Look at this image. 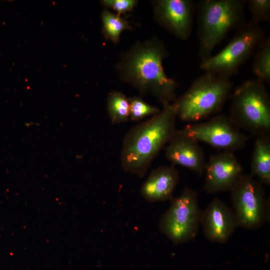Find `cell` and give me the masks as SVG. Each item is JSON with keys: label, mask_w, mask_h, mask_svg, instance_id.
<instances>
[{"label": "cell", "mask_w": 270, "mask_h": 270, "mask_svg": "<svg viewBox=\"0 0 270 270\" xmlns=\"http://www.w3.org/2000/svg\"><path fill=\"white\" fill-rule=\"evenodd\" d=\"M167 54L164 42L157 38L136 43L122 54L116 66L120 78L141 94H152L162 105L173 103L178 84L164 72L162 61Z\"/></svg>", "instance_id": "1"}, {"label": "cell", "mask_w": 270, "mask_h": 270, "mask_svg": "<svg viewBox=\"0 0 270 270\" xmlns=\"http://www.w3.org/2000/svg\"><path fill=\"white\" fill-rule=\"evenodd\" d=\"M176 114L172 104L132 128L125 136L120 154L122 170L144 176L153 160L170 142L176 131Z\"/></svg>", "instance_id": "2"}, {"label": "cell", "mask_w": 270, "mask_h": 270, "mask_svg": "<svg viewBox=\"0 0 270 270\" xmlns=\"http://www.w3.org/2000/svg\"><path fill=\"white\" fill-rule=\"evenodd\" d=\"M244 0H202L198 4V56L203 61L244 16Z\"/></svg>", "instance_id": "3"}, {"label": "cell", "mask_w": 270, "mask_h": 270, "mask_svg": "<svg viewBox=\"0 0 270 270\" xmlns=\"http://www.w3.org/2000/svg\"><path fill=\"white\" fill-rule=\"evenodd\" d=\"M230 79L205 72L172 103L177 117L184 122H196L218 113L230 97Z\"/></svg>", "instance_id": "4"}, {"label": "cell", "mask_w": 270, "mask_h": 270, "mask_svg": "<svg viewBox=\"0 0 270 270\" xmlns=\"http://www.w3.org/2000/svg\"><path fill=\"white\" fill-rule=\"evenodd\" d=\"M230 96L229 116L239 128L256 138L270 136V97L264 83L246 80Z\"/></svg>", "instance_id": "5"}, {"label": "cell", "mask_w": 270, "mask_h": 270, "mask_svg": "<svg viewBox=\"0 0 270 270\" xmlns=\"http://www.w3.org/2000/svg\"><path fill=\"white\" fill-rule=\"evenodd\" d=\"M264 36L263 28L250 20L240 28L221 51L202 61L200 67L205 72L229 79L248 60Z\"/></svg>", "instance_id": "6"}, {"label": "cell", "mask_w": 270, "mask_h": 270, "mask_svg": "<svg viewBox=\"0 0 270 270\" xmlns=\"http://www.w3.org/2000/svg\"><path fill=\"white\" fill-rule=\"evenodd\" d=\"M170 200V206L160 219V230L176 244L194 240L198 232L202 213L197 192L186 187L180 196Z\"/></svg>", "instance_id": "7"}, {"label": "cell", "mask_w": 270, "mask_h": 270, "mask_svg": "<svg viewBox=\"0 0 270 270\" xmlns=\"http://www.w3.org/2000/svg\"><path fill=\"white\" fill-rule=\"evenodd\" d=\"M230 191L238 226L256 230L268 220L270 204L264 184L252 174H243Z\"/></svg>", "instance_id": "8"}, {"label": "cell", "mask_w": 270, "mask_h": 270, "mask_svg": "<svg viewBox=\"0 0 270 270\" xmlns=\"http://www.w3.org/2000/svg\"><path fill=\"white\" fill-rule=\"evenodd\" d=\"M182 130L197 142L223 151L234 152L246 146L248 138L229 115H216L206 122L188 124Z\"/></svg>", "instance_id": "9"}, {"label": "cell", "mask_w": 270, "mask_h": 270, "mask_svg": "<svg viewBox=\"0 0 270 270\" xmlns=\"http://www.w3.org/2000/svg\"><path fill=\"white\" fill-rule=\"evenodd\" d=\"M156 21L176 38L187 40L192 28L194 2L190 0H156L152 2Z\"/></svg>", "instance_id": "10"}, {"label": "cell", "mask_w": 270, "mask_h": 270, "mask_svg": "<svg viewBox=\"0 0 270 270\" xmlns=\"http://www.w3.org/2000/svg\"><path fill=\"white\" fill-rule=\"evenodd\" d=\"M204 189L208 193L230 190L243 174V168L234 152L223 151L206 162Z\"/></svg>", "instance_id": "11"}, {"label": "cell", "mask_w": 270, "mask_h": 270, "mask_svg": "<svg viewBox=\"0 0 270 270\" xmlns=\"http://www.w3.org/2000/svg\"><path fill=\"white\" fill-rule=\"evenodd\" d=\"M200 224L206 238L218 243L226 242L238 226L232 210L217 198L202 212Z\"/></svg>", "instance_id": "12"}, {"label": "cell", "mask_w": 270, "mask_h": 270, "mask_svg": "<svg viewBox=\"0 0 270 270\" xmlns=\"http://www.w3.org/2000/svg\"><path fill=\"white\" fill-rule=\"evenodd\" d=\"M198 142L177 130L166 148V156L174 166L179 165L202 176L206 164L204 152Z\"/></svg>", "instance_id": "13"}, {"label": "cell", "mask_w": 270, "mask_h": 270, "mask_svg": "<svg viewBox=\"0 0 270 270\" xmlns=\"http://www.w3.org/2000/svg\"><path fill=\"white\" fill-rule=\"evenodd\" d=\"M179 178L178 172L174 165L158 167L151 172L143 183L141 195L151 202L171 200Z\"/></svg>", "instance_id": "14"}, {"label": "cell", "mask_w": 270, "mask_h": 270, "mask_svg": "<svg viewBox=\"0 0 270 270\" xmlns=\"http://www.w3.org/2000/svg\"><path fill=\"white\" fill-rule=\"evenodd\" d=\"M251 174L264 185L270 184V136L256 138L250 164Z\"/></svg>", "instance_id": "15"}, {"label": "cell", "mask_w": 270, "mask_h": 270, "mask_svg": "<svg viewBox=\"0 0 270 270\" xmlns=\"http://www.w3.org/2000/svg\"><path fill=\"white\" fill-rule=\"evenodd\" d=\"M102 32L104 38L114 44L120 42L122 32L130 30L132 26L124 18L104 9L101 14Z\"/></svg>", "instance_id": "16"}, {"label": "cell", "mask_w": 270, "mask_h": 270, "mask_svg": "<svg viewBox=\"0 0 270 270\" xmlns=\"http://www.w3.org/2000/svg\"><path fill=\"white\" fill-rule=\"evenodd\" d=\"M107 111L112 124L128 121L130 119L128 98L120 92H110L107 98Z\"/></svg>", "instance_id": "17"}, {"label": "cell", "mask_w": 270, "mask_h": 270, "mask_svg": "<svg viewBox=\"0 0 270 270\" xmlns=\"http://www.w3.org/2000/svg\"><path fill=\"white\" fill-rule=\"evenodd\" d=\"M252 72L256 79L264 83L270 82V38H264L258 46Z\"/></svg>", "instance_id": "18"}, {"label": "cell", "mask_w": 270, "mask_h": 270, "mask_svg": "<svg viewBox=\"0 0 270 270\" xmlns=\"http://www.w3.org/2000/svg\"><path fill=\"white\" fill-rule=\"evenodd\" d=\"M128 101L130 119L132 121H139L147 116H154L160 111L157 106L148 104L140 96L130 98Z\"/></svg>", "instance_id": "19"}, {"label": "cell", "mask_w": 270, "mask_h": 270, "mask_svg": "<svg viewBox=\"0 0 270 270\" xmlns=\"http://www.w3.org/2000/svg\"><path fill=\"white\" fill-rule=\"evenodd\" d=\"M252 15L251 21L260 24L270 19V0H249L247 1Z\"/></svg>", "instance_id": "20"}, {"label": "cell", "mask_w": 270, "mask_h": 270, "mask_svg": "<svg viewBox=\"0 0 270 270\" xmlns=\"http://www.w3.org/2000/svg\"><path fill=\"white\" fill-rule=\"evenodd\" d=\"M106 8L115 11L117 14H126L131 12L138 4L136 0H104L101 1Z\"/></svg>", "instance_id": "21"}]
</instances>
